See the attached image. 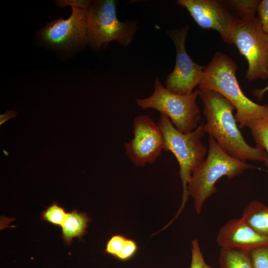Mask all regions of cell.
<instances>
[{"label": "cell", "instance_id": "cell-5", "mask_svg": "<svg viewBox=\"0 0 268 268\" xmlns=\"http://www.w3.org/2000/svg\"><path fill=\"white\" fill-rule=\"evenodd\" d=\"M154 85V91L150 96L135 99L137 105L143 110L153 109L166 116L183 134L195 130L201 119L200 109L196 103L201 90H195L188 95L178 94L165 87L157 77Z\"/></svg>", "mask_w": 268, "mask_h": 268}, {"label": "cell", "instance_id": "cell-12", "mask_svg": "<svg viewBox=\"0 0 268 268\" xmlns=\"http://www.w3.org/2000/svg\"><path fill=\"white\" fill-rule=\"evenodd\" d=\"M216 241L221 248L249 252L257 248H268V237L256 232L242 217L231 219L222 226Z\"/></svg>", "mask_w": 268, "mask_h": 268}, {"label": "cell", "instance_id": "cell-3", "mask_svg": "<svg viewBox=\"0 0 268 268\" xmlns=\"http://www.w3.org/2000/svg\"><path fill=\"white\" fill-rule=\"evenodd\" d=\"M255 168L231 156L209 136L207 157L193 171L187 186L196 212L200 214L205 201L217 192L215 184L219 179H231Z\"/></svg>", "mask_w": 268, "mask_h": 268}, {"label": "cell", "instance_id": "cell-7", "mask_svg": "<svg viewBox=\"0 0 268 268\" xmlns=\"http://www.w3.org/2000/svg\"><path fill=\"white\" fill-rule=\"evenodd\" d=\"M229 43L234 44L247 60L248 80L268 78V34L264 31L259 17H236Z\"/></svg>", "mask_w": 268, "mask_h": 268}, {"label": "cell", "instance_id": "cell-20", "mask_svg": "<svg viewBox=\"0 0 268 268\" xmlns=\"http://www.w3.org/2000/svg\"><path fill=\"white\" fill-rule=\"evenodd\" d=\"M191 254L190 268H215L205 263L197 239L192 242Z\"/></svg>", "mask_w": 268, "mask_h": 268}, {"label": "cell", "instance_id": "cell-2", "mask_svg": "<svg viewBox=\"0 0 268 268\" xmlns=\"http://www.w3.org/2000/svg\"><path fill=\"white\" fill-rule=\"evenodd\" d=\"M237 69L232 59L218 51L205 66L199 88L202 91L216 92L229 100L235 108V117L239 128L242 129L252 122L268 116V104H258L244 94L236 78Z\"/></svg>", "mask_w": 268, "mask_h": 268}, {"label": "cell", "instance_id": "cell-14", "mask_svg": "<svg viewBox=\"0 0 268 268\" xmlns=\"http://www.w3.org/2000/svg\"><path fill=\"white\" fill-rule=\"evenodd\" d=\"M90 220L86 213L76 210L67 213L61 226L62 237L65 243L69 245L74 238H81L85 234Z\"/></svg>", "mask_w": 268, "mask_h": 268}, {"label": "cell", "instance_id": "cell-1", "mask_svg": "<svg viewBox=\"0 0 268 268\" xmlns=\"http://www.w3.org/2000/svg\"><path fill=\"white\" fill-rule=\"evenodd\" d=\"M199 96L203 104L204 131L225 151L244 162H265L267 160L268 155L265 151L250 146L245 140L233 114L235 108L229 100L213 91L201 90Z\"/></svg>", "mask_w": 268, "mask_h": 268}, {"label": "cell", "instance_id": "cell-4", "mask_svg": "<svg viewBox=\"0 0 268 268\" xmlns=\"http://www.w3.org/2000/svg\"><path fill=\"white\" fill-rule=\"evenodd\" d=\"M157 125L163 136L164 150L172 152L179 163L183 190L180 208L174 218L165 226L167 228L178 217L185 207L189 198L187 186L192 172L204 160L206 148L201 139L205 132L202 123L192 132L183 134L163 114L160 115Z\"/></svg>", "mask_w": 268, "mask_h": 268}, {"label": "cell", "instance_id": "cell-23", "mask_svg": "<svg viewBox=\"0 0 268 268\" xmlns=\"http://www.w3.org/2000/svg\"><path fill=\"white\" fill-rule=\"evenodd\" d=\"M18 113L15 111H7L4 114L0 116V125H2L8 120L15 118Z\"/></svg>", "mask_w": 268, "mask_h": 268}, {"label": "cell", "instance_id": "cell-22", "mask_svg": "<svg viewBox=\"0 0 268 268\" xmlns=\"http://www.w3.org/2000/svg\"><path fill=\"white\" fill-rule=\"evenodd\" d=\"M262 28L268 34V0H260L257 8Z\"/></svg>", "mask_w": 268, "mask_h": 268}, {"label": "cell", "instance_id": "cell-24", "mask_svg": "<svg viewBox=\"0 0 268 268\" xmlns=\"http://www.w3.org/2000/svg\"><path fill=\"white\" fill-rule=\"evenodd\" d=\"M268 91V84L267 86L261 89H256L253 92V95L255 96L258 99L261 100L266 92Z\"/></svg>", "mask_w": 268, "mask_h": 268}, {"label": "cell", "instance_id": "cell-9", "mask_svg": "<svg viewBox=\"0 0 268 268\" xmlns=\"http://www.w3.org/2000/svg\"><path fill=\"white\" fill-rule=\"evenodd\" d=\"M189 26L166 31L173 41L176 50V59L173 71L166 77V87L180 95H188L199 85L202 78L205 67L197 64L188 55L185 48Z\"/></svg>", "mask_w": 268, "mask_h": 268}, {"label": "cell", "instance_id": "cell-16", "mask_svg": "<svg viewBox=\"0 0 268 268\" xmlns=\"http://www.w3.org/2000/svg\"><path fill=\"white\" fill-rule=\"evenodd\" d=\"M219 263L220 268H253L250 252L239 249L221 248Z\"/></svg>", "mask_w": 268, "mask_h": 268}, {"label": "cell", "instance_id": "cell-19", "mask_svg": "<svg viewBox=\"0 0 268 268\" xmlns=\"http://www.w3.org/2000/svg\"><path fill=\"white\" fill-rule=\"evenodd\" d=\"M67 213L63 207L60 206L57 202H54L42 212V219L61 226L67 217Z\"/></svg>", "mask_w": 268, "mask_h": 268}, {"label": "cell", "instance_id": "cell-21", "mask_svg": "<svg viewBox=\"0 0 268 268\" xmlns=\"http://www.w3.org/2000/svg\"><path fill=\"white\" fill-rule=\"evenodd\" d=\"M253 268H268V248H257L250 251Z\"/></svg>", "mask_w": 268, "mask_h": 268}, {"label": "cell", "instance_id": "cell-17", "mask_svg": "<svg viewBox=\"0 0 268 268\" xmlns=\"http://www.w3.org/2000/svg\"><path fill=\"white\" fill-rule=\"evenodd\" d=\"M247 127L250 129L256 147L265 151L268 155V116L252 122ZM264 164L268 167V158Z\"/></svg>", "mask_w": 268, "mask_h": 268}, {"label": "cell", "instance_id": "cell-18", "mask_svg": "<svg viewBox=\"0 0 268 268\" xmlns=\"http://www.w3.org/2000/svg\"><path fill=\"white\" fill-rule=\"evenodd\" d=\"M258 0H224L230 10L240 19H247L255 17Z\"/></svg>", "mask_w": 268, "mask_h": 268}, {"label": "cell", "instance_id": "cell-11", "mask_svg": "<svg viewBox=\"0 0 268 268\" xmlns=\"http://www.w3.org/2000/svg\"><path fill=\"white\" fill-rule=\"evenodd\" d=\"M176 2L187 9L200 27L217 31L223 40L229 43L236 16L224 0H178Z\"/></svg>", "mask_w": 268, "mask_h": 268}, {"label": "cell", "instance_id": "cell-6", "mask_svg": "<svg viewBox=\"0 0 268 268\" xmlns=\"http://www.w3.org/2000/svg\"><path fill=\"white\" fill-rule=\"evenodd\" d=\"M114 0L91 1L87 9L88 43L95 49L105 47L112 41L127 46L138 29L135 22L120 21Z\"/></svg>", "mask_w": 268, "mask_h": 268}, {"label": "cell", "instance_id": "cell-10", "mask_svg": "<svg viewBox=\"0 0 268 268\" xmlns=\"http://www.w3.org/2000/svg\"><path fill=\"white\" fill-rule=\"evenodd\" d=\"M134 137L125 142V154L137 166L153 164L164 149L162 133L148 115H140L134 120Z\"/></svg>", "mask_w": 268, "mask_h": 268}, {"label": "cell", "instance_id": "cell-8", "mask_svg": "<svg viewBox=\"0 0 268 268\" xmlns=\"http://www.w3.org/2000/svg\"><path fill=\"white\" fill-rule=\"evenodd\" d=\"M91 1H58L60 6L71 5L72 14L68 19L60 18L47 24L41 30L42 39L49 44L60 47L88 44L87 9Z\"/></svg>", "mask_w": 268, "mask_h": 268}, {"label": "cell", "instance_id": "cell-15", "mask_svg": "<svg viewBox=\"0 0 268 268\" xmlns=\"http://www.w3.org/2000/svg\"><path fill=\"white\" fill-rule=\"evenodd\" d=\"M136 243L122 235L112 236L106 244L105 252L121 261H127L136 254Z\"/></svg>", "mask_w": 268, "mask_h": 268}, {"label": "cell", "instance_id": "cell-13", "mask_svg": "<svg viewBox=\"0 0 268 268\" xmlns=\"http://www.w3.org/2000/svg\"><path fill=\"white\" fill-rule=\"evenodd\" d=\"M244 221L256 232L268 237V206L258 201H250L242 215Z\"/></svg>", "mask_w": 268, "mask_h": 268}]
</instances>
